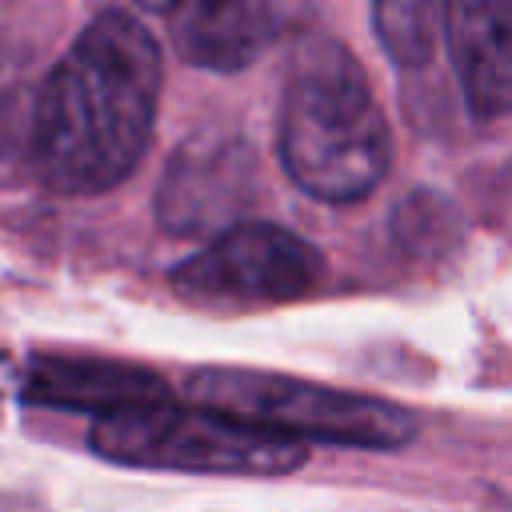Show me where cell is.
Returning a JSON list of instances; mask_svg holds the SVG:
<instances>
[{"mask_svg": "<svg viewBox=\"0 0 512 512\" xmlns=\"http://www.w3.org/2000/svg\"><path fill=\"white\" fill-rule=\"evenodd\" d=\"M160 48L128 12H100L48 72L28 156L64 196L116 188L144 156L160 104Z\"/></svg>", "mask_w": 512, "mask_h": 512, "instance_id": "1", "label": "cell"}, {"mask_svg": "<svg viewBox=\"0 0 512 512\" xmlns=\"http://www.w3.org/2000/svg\"><path fill=\"white\" fill-rule=\"evenodd\" d=\"M280 160L316 200H364L388 172V120L364 68L332 40L296 52L280 104Z\"/></svg>", "mask_w": 512, "mask_h": 512, "instance_id": "2", "label": "cell"}, {"mask_svg": "<svg viewBox=\"0 0 512 512\" xmlns=\"http://www.w3.org/2000/svg\"><path fill=\"white\" fill-rule=\"evenodd\" d=\"M92 448L116 464L204 476H284L308 460V448L292 436L200 404H172L168 396L100 416Z\"/></svg>", "mask_w": 512, "mask_h": 512, "instance_id": "3", "label": "cell"}, {"mask_svg": "<svg viewBox=\"0 0 512 512\" xmlns=\"http://www.w3.org/2000/svg\"><path fill=\"white\" fill-rule=\"evenodd\" d=\"M188 396L200 408L292 436L300 444L324 440L340 448H400L416 436V420L400 404L276 372L200 368L188 376Z\"/></svg>", "mask_w": 512, "mask_h": 512, "instance_id": "4", "label": "cell"}, {"mask_svg": "<svg viewBox=\"0 0 512 512\" xmlns=\"http://www.w3.org/2000/svg\"><path fill=\"white\" fill-rule=\"evenodd\" d=\"M324 276L320 252L280 224H236L172 268V284L216 304H280L308 296Z\"/></svg>", "mask_w": 512, "mask_h": 512, "instance_id": "5", "label": "cell"}, {"mask_svg": "<svg viewBox=\"0 0 512 512\" xmlns=\"http://www.w3.org/2000/svg\"><path fill=\"white\" fill-rule=\"evenodd\" d=\"M440 28L472 116H504L512 96V0H444Z\"/></svg>", "mask_w": 512, "mask_h": 512, "instance_id": "6", "label": "cell"}, {"mask_svg": "<svg viewBox=\"0 0 512 512\" xmlns=\"http://www.w3.org/2000/svg\"><path fill=\"white\" fill-rule=\"evenodd\" d=\"M164 8L176 52L208 72L248 68L276 36L268 0H168Z\"/></svg>", "mask_w": 512, "mask_h": 512, "instance_id": "7", "label": "cell"}, {"mask_svg": "<svg viewBox=\"0 0 512 512\" xmlns=\"http://www.w3.org/2000/svg\"><path fill=\"white\" fill-rule=\"evenodd\" d=\"M20 396L48 408H72L88 416H108L128 404L160 400L164 380L120 360H84V356H36L24 368Z\"/></svg>", "mask_w": 512, "mask_h": 512, "instance_id": "8", "label": "cell"}, {"mask_svg": "<svg viewBox=\"0 0 512 512\" xmlns=\"http://www.w3.org/2000/svg\"><path fill=\"white\" fill-rule=\"evenodd\" d=\"M244 172L248 160L236 148H216V152H180L168 184L156 200V212L172 232H192L208 228V220H224L244 196Z\"/></svg>", "mask_w": 512, "mask_h": 512, "instance_id": "9", "label": "cell"}, {"mask_svg": "<svg viewBox=\"0 0 512 512\" xmlns=\"http://www.w3.org/2000/svg\"><path fill=\"white\" fill-rule=\"evenodd\" d=\"M440 8L444 0H372L376 36L400 68L428 64L440 32Z\"/></svg>", "mask_w": 512, "mask_h": 512, "instance_id": "10", "label": "cell"}, {"mask_svg": "<svg viewBox=\"0 0 512 512\" xmlns=\"http://www.w3.org/2000/svg\"><path fill=\"white\" fill-rule=\"evenodd\" d=\"M140 4H144V8H164L168 0H140Z\"/></svg>", "mask_w": 512, "mask_h": 512, "instance_id": "11", "label": "cell"}]
</instances>
